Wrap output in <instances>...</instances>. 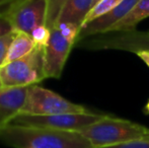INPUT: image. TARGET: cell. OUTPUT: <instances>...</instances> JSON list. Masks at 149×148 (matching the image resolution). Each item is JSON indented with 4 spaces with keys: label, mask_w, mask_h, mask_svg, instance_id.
I'll list each match as a JSON object with an SVG mask.
<instances>
[{
    "label": "cell",
    "mask_w": 149,
    "mask_h": 148,
    "mask_svg": "<svg viewBox=\"0 0 149 148\" xmlns=\"http://www.w3.org/2000/svg\"><path fill=\"white\" fill-rule=\"evenodd\" d=\"M47 0H5L0 2V13L9 18L13 30L30 35L36 28L46 26Z\"/></svg>",
    "instance_id": "obj_5"
},
{
    "label": "cell",
    "mask_w": 149,
    "mask_h": 148,
    "mask_svg": "<svg viewBox=\"0 0 149 148\" xmlns=\"http://www.w3.org/2000/svg\"><path fill=\"white\" fill-rule=\"evenodd\" d=\"M30 35L36 45L46 47L50 40V37H51V30L47 26H41L36 28Z\"/></svg>",
    "instance_id": "obj_15"
},
{
    "label": "cell",
    "mask_w": 149,
    "mask_h": 148,
    "mask_svg": "<svg viewBox=\"0 0 149 148\" xmlns=\"http://www.w3.org/2000/svg\"><path fill=\"white\" fill-rule=\"evenodd\" d=\"M93 0H68L61 11L57 24H73L81 30L87 14L91 10Z\"/></svg>",
    "instance_id": "obj_10"
},
{
    "label": "cell",
    "mask_w": 149,
    "mask_h": 148,
    "mask_svg": "<svg viewBox=\"0 0 149 148\" xmlns=\"http://www.w3.org/2000/svg\"><path fill=\"white\" fill-rule=\"evenodd\" d=\"M36 46L37 45L33 42V40L31 39V35L24 32H16L15 37H14L13 41L10 45L5 64L15 61V60L28 55L30 52L33 51Z\"/></svg>",
    "instance_id": "obj_12"
},
{
    "label": "cell",
    "mask_w": 149,
    "mask_h": 148,
    "mask_svg": "<svg viewBox=\"0 0 149 148\" xmlns=\"http://www.w3.org/2000/svg\"><path fill=\"white\" fill-rule=\"evenodd\" d=\"M145 111L149 114V101H147V104H146V106H145Z\"/></svg>",
    "instance_id": "obj_22"
},
{
    "label": "cell",
    "mask_w": 149,
    "mask_h": 148,
    "mask_svg": "<svg viewBox=\"0 0 149 148\" xmlns=\"http://www.w3.org/2000/svg\"><path fill=\"white\" fill-rule=\"evenodd\" d=\"M68 0H47L48 9H47V22L46 26L52 30L56 26L57 20L62 11L63 7Z\"/></svg>",
    "instance_id": "obj_14"
},
{
    "label": "cell",
    "mask_w": 149,
    "mask_h": 148,
    "mask_svg": "<svg viewBox=\"0 0 149 148\" xmlns=\"http://www.w3.org/2000/svg\"><path fill=\"white\" fill-rule=\"evenodd\" d=\"M56 28H59L61 34L66 38L67 40L73 42V43H75V42L77 41V39H78L80 28H79L78 26H75V24H57Z\"/></svg>",
    "instance_id": "obj_17"
},
{
    "label": "cell",
    "mask_w": 149,
    "mask_h": 148,
    "mask_svg": "<svg viewBox=\"0 0 149 148\" xmlns=\"http://www.w3.org/2000/svg\"><path fill=\"white\" fill-rule=\"evenodd\" d=\"M0 142L13 148H93L76 131L13 125L0 130Z\"/></svg>",
    "instance_id": "obj_1"
},
{
    "label": "cell",
    "mask_w": 149,
    "mask_h": 148,
    "mask_svg": "<svg viewBox=\"0 0 149 148\" xmlns=\"http://www.w3.org/2000/svg\"><path fill=\"white\" fill-rule=\"evenodd\" d=\"M93 148L116 146L149 135V128L125 119L106 116L79 131Z\"/></svg>",
    "instance_id": "obj_2"
},
{
    "label": "cell",
    "mask_w": 149,
    "mask_h": 148,
    "mask_svg": "<svg viewBox=\"0 0 149 148\" xmlns=\"http://www.w3.org/2000/svg\"><path fill=\"white\" fill-rule=\"evenodd\" d=\"M138 1L139 0H124L122 1L119 5L113 8L108 13L104 14L102 16L87 24L86 26H82L79 32V36L77 40H82L86 37L93 36V35L108 33V31L113 26H115L117 22L123 19L133 10Z\"/></svg>",
    "instance_id": "obj_8"
},
{
    "label": "cell",
    "mask_w": 149,
    "mask_h": 148,
    "mask_svg": "<svg viewBox=\"0 0 149 148\" xmlns=\"http://www.w3.org/2000/svg\"><path fill=\"white\" fill-rule=\"evenodd\" d=\"M15 35L16 31H12L11 33L0 38V67H2L5 64L6 57H7L10 45H11Z\"/></svg>",
    "instance_id": "obj_16"
},
{
    "label": "cell",
    "mask_w": 149,
    "mask_h": 148,
    "mask_svg": "<svg viewBox=\"0 0 149 148\" xmlns=\"http://www.w3.org/2000/svg\"><path fill=\"white\" fill-rule=\"evenodd\" d=\"M149 17V0H139L136 6L127 16L113 26L109 32H131L138 24Z\"/></svg>",
    "instance_id": "obj_11"
},
{
    "label": "cell",
    "mask_w": 149,
    "mask_h": 148,
    "mask_svg": "<svg viewBox=\"0 0 149 148\" xmlns=\"http://www.w3.org/2000/svg\"><path fill=\"white\" fill-rule=\"evenodd\" d=\"M45 47L37 45L22 58L0 67V79L3 87L31 86L46 78L44 68Z\"/></svg>",
    "instance_id": "obj_3"
},
{
    "label": "cell",
    "mask_w": 149,
    "mask_h": 148,
    "mask_svg": "<svg viewBox=\"0 0 149 148\" xmlns=\"http://www.w3.org/2000/svg\"><path fill=\"white\" fill-rule=\"evenodd\" d=\"M2 1H5V0H0V2H2Z\"/></svg>",
    "instance_id": "obj_24"
},
{
    "label": "cell",
    "mask_w": 149,
    "mask_h": 148,
    "mask_svg": "<svg viewBox=\"0 0 149 148\" xmlns=\"http://www.w3.org/2000/svg\"><path fill=\"white\" fill-rule=\"evenodd\" d=\"M29 86L0 88V130L5 128L22 113Z\"/></svg>",
    "instance_id": "obj_9"
},
{
    "label": "cell",
    "mask_w": 149,
    "mask_h": 148,
    "mask_svg": "<svg viewBox=\"0 0 149 148\" xmlns=\"http://www.w3.org/2000/svg\"><path fill=\"white\" fill-rule=\"evenodd\" d=\"M106 115L94 114L91 112L81 114H59L48 116H33L19 114L9 125L24 127H38L64 131L79 132L85 127L102 120Z\"/></svg>",
    "instance_id": "obj_6"
},
{
    "label": "cell",
    "mask_w": 149,
    "mask_h": 148,
    "mask_svg": "<svg viewBox=\"0 0 149 148\" xmlns=\"http://www.w3.org/2000/svg\"><path fill=\"white\" fill-rule=\"evenodd\" d=\"M104 148H149V135L135 141H131V142L124 143V144Z\"/></svg>",
    "instance_id": "obj_18"
},
{
    "label": "cell",
    "mask_w": 149,
    "mask_h": 148,
    "mask_svg": "<svg viewBox=\"0 0 149 148\" xmlns=\"http://www.w3.org/2000/svg\"><path fill=\"white\" fill-rule=\"evenodd\" d=\"M137 55L149 67V50H140L137 52Z\"/></svg>",
    "instance_id": "obj_20"
},
{
    "label": "cell",
    "mask_w": 149,
    "mask_h": 148,
    "mask_svg": "<svg viewBox=\"0 0 149 148\" xmlns=\"http://www.w3.org/2000/svg\"><path fill=\"white\" fill-rule=\"evenodd\" d=\"M74 44L63 36L58 28H52L51 37L44 51L46 78H60Z\"/></svg>",
    "instance_id": "obj_7"
},
{
    "label": "cell",
    "mask_w": 149,
    "mask_h": 148,
    "mask_svg": "<svg viewBox=\"0 0 149 148\" xmlns=\"http://www.w3.org/2000/svg\"><path fill=\"white\" fill-rule=\"evenodd\" d=\"M3 87V84H2V81H1V79H0V88H2Z\"/></svg>",
    "instance_id": "obj_23"
},
{
    "label": "cell",
    "mask_w": 149,
    "mask_h": 148,
    "mask_svg": "<svg viewBox=\"0 0 149 148\" xmlns=\"http://www.w3.org/2000/svg\"><path fill=\"white\" fill-rule=\"evenodd\" d=\"M100 1H102V0H93V1H92V7H91V9L94 7V6L96 5V4H97V3H100Z\"/></svg>",
    "instance_id": "obj_21"
},
{
    "label": "cell",
    "mask_w": 149,
    "mask_h": 148,
    "mask_svg": "<svg viewBox=\"0 0 149 148\" xmlns=\"http://www.w3.org/2000/svg\"><path fill=\"white\" fill-rule=\"evenodd\" d=\"M89 112L78 104L67 101L58 93L37 84L29 86L24 106L20 114L48 116L59 114H81Z\"/></svg>",
    "instance_id": "obj_4"
},
{
    "label": "cell",
    "mask_w": 149,
    "mask_h": 148,
    "mask_svg": "<svg viewBox=\"0 0 149 148\" xmlns=\"http://www.w3.org/2000/svg\"><path fill=\"white\" fill-rule=\"evenodd\" d=\"M122 1H124V0H102L100 3L96 4L89 11V13L87 14L86 18H85L84 22H83L82 26H86L87 24L91 22L92 20L96 19V18L100 17L104 14L108 13L113 8H115L117 5H119Z\"/></svg>",
    "instance_id": "obj_13"
},
{
    "label": "cell",
    "mask_w": 149,
    "mask_h": 148,
    "mask_svg": "<svg viewBox=\"0 0 149 148\" xmlns=\"http://www.w3.org/2000/svg\"><path fill=\"white\" fill-rule=\"evenodd\" d=\"M13 30L9 18L3 13H0V38L11 33Z\"/></svg>",
    "instance_id": "obj_19"
}]
</instances>
